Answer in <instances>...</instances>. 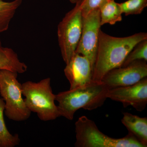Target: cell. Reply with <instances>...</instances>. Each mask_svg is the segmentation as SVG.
I'll use <instances>...</instances> for the list:
<instances>
[{
  "instance_id": "8",
  "label": "cell",
  "mask_w": 147,
  "mask_h": 147,
  "mask_svg": "<svg viewBox=\"0 0 147 147\" xmlns=\"http://www.w3.org/2000/svg\"><path fill=\"white\" fill-rule=\"evenodd\" d=\"M147 76V61L138 60L108 71L101 82L110 90L133 85Z\"/></svg>"
},
{
  "instance_id": "3",
  "label": "cell",
  "mask_w": 147,
  "mask_h": 147,
  "mask_svg": "<svg viewBox=\"0 0 147 147\" xmlns=\"http://www.w3.org/2000/svg\"><path fill=\"white\" fill-rule=\"evenodd\" d=\"M24 101L30 111L36 113L40 120H54L60 117L55 104V94L49 77L37 83L28 81L22 84Z\"/></svg>"
},
{
  "instance_id": "14",
  "label": "cell",
  "mask_w": 147,
  "mask_h": 147,
  "mask_svg": "<svg viewBox=\"0 0 147 147\" xmlns=\"http://www.w3.org/2000/svg\"><path fill=\"white\" fill-rule=\"evenodd\" d=\"M22 2V0L10 2L0 0V33L8 30L11 21Z\"/></svg>"
},
{
  "instance_id": "12",
  "label": "cell",
  "mask_w": 147,
  "mask_h": 147,
  "mask_svg": "<svg viewBox=\"0 0 147 147\" xmlns=\"http://www.w3.org/2000/svg\"><path fill=\"white\" fill-rule=\"evenodd\" d=\"M27 69L28 66L20 60L15 51L9 47H3L0 39V70H7L23 74Z\"/></svg>"
},
{
  "instance_id": "15",
  "label": "cell",
  "mask_w": 147,
  "mask_h": 147,
  "mask_svg": "<svg viewBox=\"0 0 147 147\" xmlns=\"http://www.w3.org/2000/svg\"><path fill=\"white\" fill-rule=\"evenodd\" d=\"M5 102L0 96V147H14L20 144L21 140L18 134L13 135L6 125L4 112Z\"/></svg>"
},
{
  "instance_id": "7",
  "label": "cell",
  "mask_w": 147,
  "mask_h": 147,
  "mask_svg": "<svg viewBox=\"0 0 147 147\" xmlns=\"http://www.w3.org/2000/svg\"><path fill=\"white\" fill-rule=\"evenodd\" d=\"M100 10L94 9L83 17L82 35L75 53L86 57L91 63L93 70L100 30Z\"/></svg>"
},
{
  "instance_id": "13",
  "label": "cell",
  "mask_w": 147,
  "mask_h": 147,
  "mask_svg": "<svg viewBox=\"0 0 147 147\" xmlns=\"http://www.w3.org/2000/svg\"><path fill=\"white\" fill-rule=\"evenodd\" d=\"M99 9L101 26L108 24L113 25L121 21L123 13L120 4L114 0H104Z\"/></svg>"
},
{
  "instance_id": "1",
  "label": "cell",
  "mask_w": 147,
  "mask_h": 147,
  "mask_svg": "<svg viewBox=\"0 0 147 147\" xmlns=\"http://www.w3.org/2000/svg\"><path fill=\"white\" fill-rule=\"evenodd\" d=\"M147 39V34L140 32L125 37L109 35L100 30L92 80L101 82L104 75L121 67L125 58L137 43Z\"/></svg>"
},
{
  "instance_id": "17",
  "label": "cell",
  "mask_w": 147,
  "mask_h": 147,
  "mask_svg": "<svg viewBox=\"0 0 147 147\" xmlns=\"http://www.w3.org/2000/svg\"><path fill=\"white\" fill-rule=\"evenodd\" d=\"M120 4L125 16L140 14L147 6V0H128Z\"/></svg>"
},
{
  "instance_id": "5",
  "label": "cell",
  "mask_w": 147,
  "mask_h": 147,
  "mask_svg": "<svg viewBox=\"0 0 147 147\" xmlns=\"http://www.w3.org/2000/svg\"><path fill=\"white\" fill-rule=\"evenodd\" d=\"M17 76L16 72L0 70V96L5 102L6 116L11 120L22 121L28 120L32 112L22 96V84Z\"/></svg>"
},
{
  "instance_id": "18",
  "label": "cell",
  "mask_w": 147,
  "mask_h": 147,
  "mask_svg": "<svg viewBox=\"0 0 147 147\" xmlns=\"http://www.w3.org/2000/svg\"><path fill=\"white\" fill-rule=\"evenodd\" d=\"M104 0H81L79 1L83 17H86L92 11L99 8Z\"/></svg>"
},
{
  "instance_id": "10",
  "label": "cell",
  "mask_w": 147,
  "mask_h": 147,
  "mask_svg": "<svg viewBox=\"0 0 147 147\" xmlns=\"http://www.w3.org/2000/svg\"><path fill=\"white\" fill-rule=\"evenodd\" d=\"M70 84L69 89H73L90 84L93 81V68L88 59L74 53L64 70Z\"/></svg>"
},
{
  "instance_id": "2",
  "label": "cell",
  "mask_w": 147,
  "mask_h": 147,
  "mask_svg": "<svg viewBox=\"0 0 147 147\" xmlns=\"http://www.w3.org/2000/svg\"><path fill=\"white\" fill-rule=\"evenodd\" d=\"M109 89L102 82L92 81L90 84L55 95L60 117L72 120L76 111L81 108L92 110L101 107L107 99Z\"/></svg>"
},
{
  "instance_id": "9",
  "label": "cell",
  "mask_w": 147,
  "mask_h": 147,
  "mask_svg": "<svg viewBox=\"0 0 147 147\" xmlns=\"http://www.w3.org/2000/svg\"><path fill=\"white\" fill-rule=\"evenodd\" d=\"M107 97L121 102L124 107L131 105L137 111H143L147 104V77L133 85L109 90Z\"/></svg>"
},
{
  "instance_id": "11",
  "label": "cell",
  "mask_w": 147,
  "mask_h": 147,
  "mask_svg": "<svg viewBox=\"0 0 147 147\" xmlns=\"http://www.w3.org/2000/svg\"><path fill=\"white\" fill-rule=\"evenodd\" d=\"M122 123L127 129L129 134L135 137L144 147L147 146V118L131 113H124Z\"/></svg>"
},
{
  "instance_id": "19",
  "label": "cell",
  "mask_w": 147,
  "mask_h": 147,
  "mask_svg": "<svg viewBox=\"0 0 147 147\" xmlns=\"http://www.w3.org/2000/svg\"><path fill=\"white\" fill-rule=\"evenodd\" d=\"M69 1L70 2L72 3H75L76 4V3L79 2V1H80L81 0H69Z\"/></svg>"
},
{
  "instance_id": "4",
  "label": "cell",
  "mask_w": 147,
  "mask_h": 147,
  "mask_svg": "<svg viewBox=\"0 0 147 147\" xmlns=\"http://www.w3.org/2000/svg\"><path fill=\"white\" fill-rule=\"evenodd\" d=\"M76 147H144L131 134L120 139L108 137L100 131L94 122L85 116L75 123Z\"/></svg>"
},
{
  "instance_id": "6",
  "label": "cell",
  "mask_w": 147,
  "mask_h": 147,
  "mask_svg": "<svg viewBox=\"0 0 147 147\" xmlns=\"http://www.w3.org/2000/svg\"><path fill=\"white\" fill-rule=\"evenodd\" d=\"M83 16L79 3L69 11L58 26L57 35L61 54L66 64L75 51L82 35Z\"/></svg>"
},
{
  "instance_id": "16",
  "label": "cell",
  "mask_w": 147,
  "mask_h": 147,
  "mask_svg": "<svg viewBox=\"0 0 147 147\" xmlns=\"http://www.w3.org/2000/svg\"><path fill=\"white\" fill-rule=\"evenodd\" d=\"M138 60L147 61V39L142 40L134 46L127 56L121 67L126 66Z\"/></svg>"
}]
</instances>
